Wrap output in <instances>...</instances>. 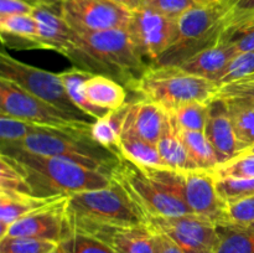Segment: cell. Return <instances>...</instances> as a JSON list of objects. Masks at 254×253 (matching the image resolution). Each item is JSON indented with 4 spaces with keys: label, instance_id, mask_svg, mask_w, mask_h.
<instances>
[{
    "label": "cell",
    "instance_id": "ab89813d",
    "mask_svg": "<svg viewBox=\"0 0 254 253\" xmlns=\"http://www.w3.org/2000/svg\"><path fill=\"white\" fill-rule=\"evenodd\" d=\"M197 4L196 0H144L143 6L153 9L165 16L178 20Z\"/></svg>",
    "mask_w": 254,
    "mask_h": 253
},
{
    "label": "cell",
    "instance_id": "f546056e",
    "mask_svg": "<svg viewBox=\"0 0 254 253\" xmlns=\"http://www.w3.org/2000/svg\"><path fill=\"white\" fill-rule=\"evenodd\" d=\"M208 111H210V103L191 102L168 113L173 116L174 121L176 122L181 130L205 131Z\"/></svg>",
    "mask_w": 254,
    "mask_h": 253
},
{
    "label": "cell",
    "instance_id": "603a6c76",
    "mask_svg": "<svg viewBox=\"0 0 254 253\" xmlns=\"http://www.w3.org/2000/svg\"><path fill=\"white\" fill-rule=\"evenodd\" d=\"M0 31L4 45L12 49H40L37 24L32 14L0 16Z\"/></svg>",
    "mask_w": 254,
    "mask_h": 253
},
{
    "label": "cell",
    "instance_id": "8992f818",
    "mask_svg": "<svg viewBox=\"0 0 254 253\" xmlns=\"http://www.w3.org/2000/svg\"><path fill=\"white\" fill-rule=\"evenodd\" d=\"M144 169L160 188L180 198L191 213L215 223L226 221V202L216 185L215 171L173 170L169 168Z\"/></svg>",
    "mask_w": 254,
    "mask_h": 253
},
{
    "label": "cell",
    "instance_id": "d4e9b609",
    "mask_svg": "<svg viewBox=\"0 0 254 253\" xmlns=\"http://www.w3.org/2000/svg\"><path fill=\"white\" fill-rule=\"evenodd\" d=\"M93 72L86 71L79 67L73 66L69 67L66 71L60 72V78H61L62 83H64V88H66L67 94H68L69 99L72 103L82 112L86 114L87 117H91L94 121L96 119L102 118V117L107 116L109 113L106 109L98 108V107L93 106L91 102L87 99L86 92H84V83L87 79L92 76Z\"/></svg>",
    "mask_w": 254,
    "mask_h": 253
},
{
    "label": "cell",
    "instance_id": "5b68a950",
    "mask_svg": "<svg viewBox=\"0 0 254 253\" xmlns=\"http://www.w3.org/2000/svg\"><path fill=\"white\" fill-rule=\"evenodd\" d=\"M1 149H21L39 155L66 159L109 176L121 158L97 144L91 135L71 134L54 128L30 134L17 143L1 144Z\"/></svg>",
    "mask_w": 254,
    "mask_h": 253
},
{
    "label": "cell",
    "instance_id": "9a60e30c",
    "mask_svg": "<svg viewBox=\"0 0 254 253\" xmlns=\"http://www.w3.org/2000/svg\"><path fill=\"white\" fill-rule=\"evenodd\" d=\"M71 231L94 236L106 242L116 253H159L156 235L148 225L130 227L83 226Z\"/></svg>",
    "mask_w": 254,
    "mask_h": 253
},
{
    "label": "cell",
    "instance_id": "8d00e7d4",
    "mask_svg": "<svg viewBox=\"0 0 254 253\" xmlns=\"http://www.w3.org/2000/svg\"><path fill=\"white\" fill-rule=\"evenodd\" d=\"M215 174L220 178H254V151H245L233 160L222 164Z\"/></svg>",
    "mask_w": 254,
    "mask_h": 253
},
{
    "label": "cell",
    "instance_id": "f6af8a7d",
    "mask_svg": "<svg viewBox=\"0 0 254 253\" xmlns=\"http://www.w3.org/2000/svg\"><path fill=\"white\" fill-rule=\"evenodd\" d=\"M27 1L34 5V6H45L61 12L62 0H27Z\"/></svg>",
    "mask_w": 254,
    "mask_h": 253
},
{
    "label": "cell",
    "instance_id": "ffe728a7",
    "mask_svg": "<svg viewBox=\"0 0 254 253\" xmlns=\"http://www.w3.org/2000/svg\"><path fill=\"white\" fill-rule=\"evenodd\" d=\"M60 198H62V196L41 197L26 192L0 191V238L4 237L7 230L20 218L46 207Z\"/></svg>",
    "mask_w": 254,
    "mask_h": 253
},
{
    "label": "cell",
    "instance_id": "7a4b0ae2",
    "mask_svg": "<svg viewBox=\"0 0 254 253\" xmlns=\"http://www.w3.org/2000/svg\"><path fill=\"white\" fill-rule=\"evenodd\" d=\"M26 180L30 192L41 197H68L82 191L107 188L112 178L106 173L71 160L39 155L21 149H1Z\"/></svg>",
    "mask_w": 254,
    "mask_h": 253
},
{
    "label": "cell",
    "instance_id": "cb8c5ba5",
    "mask_svg": "<svg viewBox=\"0 0 254 253\" xmlns=\"http://www.w3.org/2000/svg\"><path fill=\"white\" fill-rule=\"evenodd\" d=\"M128 108L129 103H126L117 111L109 112L107 116L93 121L91 126V138L118 158L121 156L119 146Z\"/></svg>",
    "mask_w": 254,
    "mask_h": 253
},
{
    "label": "cell",
    "instance_id": "484cf974",
    "mask_svg": "<svg viewBox=\"0 0 254 253\" xmlns=\"http://www.w3.org/2000/svg\"><path fill=\"white\" fill-rule=\"evenodd\" d=\"M242 153L254 146V99H225Z\"/></svg>",
    "mask_w": 254,
    "mask_h": 253
},
{
    "label": "cell",
    "instance_id": "681fc988",
    "mask_svg": "<svg viewBox=\"0 0 254 253\" xmlns=\"http://www.w3.org/2000/svg\"><path fill=\"white\" fill-rule=\"evenodd\" d=\"M250 227H252V228H254V223H252V225H250Z\"/></svg>",
    "mask_w": 254,
    "mask_h": 253
},
{
    "label": "cell",
    "instance_id": "4dcf8cb0",
    "mask_svg": "<svg viewBox=\"0 0 254 253\" xmlns=\"http://www.w3.org/2000/svg\"><path fill=\"white\" fill-rule=\"evenodd\" d=\"M218 42L232 46L237 54L252 51L254 50V17L227 25Z\"/></svg>",
    "mask_w": 254,
    "mask_h": 253
},
{
    "label": "cell",
    "instance_id": "836d02e7",
    "mask_svg": "<svg viewBox=\"0 0 254 253\" xmlns=\"http://www.w3.org/2000/svg\"><path fill=\"white\" fill-rule=\"evenodd\" d=\"M50 126H36L29 122L20 121V119L9 118V117L0 116V139L1 144L17 143L22 140L30 134L40 133L46 130Z\"/></svg>",
    "mask_w": 254,
    "mask_h": 253
},
{
    "label": "cell",
    "instance_id": "7c38bea8",
    "mask_svg": "<svg viewBox=\"0 0 254 253\" xmlns=\"http://www.w3.org/2000/svg\"><path fill=\"white\" fill-rule=\"evenodd\" d=\"M148 226L170 237L185 253H216L217 223L195 215L149 218Z\"/></svg>",
    "mask_w": 254,
    "mask_h": 253
},
{
    "label": "cell",
    "instance_id": "7402d4cb",
    "mask_svg": "<svg viewBox=\"0 0 254 253\" xmlns=\"http://www.w3.org/2000/svg\"><path fill=\"white\" fill-rule=\"evenodd\" d=\"M86 97L93 106L112 112L127 103L126 87L112 77L92 73L84 83Z\"/></svg>",
    "mask_w": 254,
    "mask_h": 253
},
{
    "label": "cell",
    "instance_id": "44dd1931",
    "mask_svg": "<svg viewBox=\"0 0 254 253\" xmlns=\"http://www.w3.org/2000/svg\"><path fill=\"white\" fill-rule=\"evenodd\" d=\"M156 146L166 168L183 171L197 170V166L189 155L188 149L181 138L180 128L170 113H168L165 128Z\"/></svg>",
    "mask_w": 254,
    "mask_h": 253
},
{
    "label": "cell",
    "instance_id": "4fadbf2b",
    "mask_svg": "<svg viewBox=\"0 0 254 253\" xmlns=\"http://www.w3.org/2000/svg\"><path fill=\"white\" fill-rule=\"evenodd\" d=\"M61 15L78 31L127 29L131 11L112 0H62Z\"/></svg>",
    "mask_w": 254,
    "mask_h": 253
},
{
    "label": "cell",
    "instance_id": "2e32d148",
    "mask_svg": "<svg viewBox=\"0 0 254 253\" xmlns=\"http://www.w3.org/2000/svg\"><path fill=\"white\" fill-rule=\"evenodd\" d=\"M205 134L217 154L220 165L242 154L225 99L215 98L210 102Z\"/></svg>",
    "mask_w": 254,
    "mask_h": 253
},
{
    "label": "cell",
    "instance_id": "c3c4849f",
    "mask_svg": "<svg viewBox=\"0 0 254 253\" xmlns=\"http://www.w3.org/2000/svg\"><path fill=\"white\" fill-rule=\"evenodd\" d=\"M47 253H64V251H62V248L60 247V245H57L54 250H51L50 252H47Z\"/></svg>",
    "mask_w": 254,
    "mask_h": 253
},
{
    "label": "cell",
    "instance_id": "f1b7e54d",
    "mask_svg": "<svg viewBox=\"0 0 254 253\" xmlns=\"http://www.w3.org/2000/svg\"><path fill=\"white\" fill-rule=\"evenodd\" d=\"M180 135L188 149L189 155L197 169L215 171L220 166L217 154L206 136L205 131H190L180 129Z\"/></svg>",
    "mask_w": 254,
    "mask_h": 253
},
{
    "label": "cell",
    "instance_id": "83f0119b",
    "mask_svg": "<svg viewBox=\"0 0 254 253\" xmlns=\"http://www.w3.org/2000/svg\"><path fill=\"white\" fill-rule=\"evenodd\" d=\"M217 231L220 242L216 253H254V228L220 222Z\"/></svg>",
    "mask_w": 254,
    "mask_h": 253
},
{
    "label": "cell",
    "instance_id": "60d3db41",
    "mask_svg": "<svg viewBox=\"0 0 254 253\" xmlns=\"http://www.w3.org/2000/svg\"><path fill=\"white\" fill-rule=\"evenodd\" d=\"M216 98H250L254 99V73L236 81L218 86Z\"/></svg>",
    "mask_w": 254,
    "mask_h": 253
},
{
    "label": "cell",
    "instance_id": "7bdbcfd3",
    "mask_svg": "<svg viewBox=\"0 0 254 253\" xmlns=\"http://www.w3.org/2000/svg\"><path fill=\"white\" fill-rule=\"evenodd\" d=\"M35 6L27 0H0V16L32 14Z\"/></svg>",
    "mask_w": 254,
    "mask_h": 253
},
{
    "label": "cell",
    "instance_id": "ba28073f",
    "mask_svg": "<svg viewBox=\"0 0 254 253\" xmlns=\"http://www.w3.org/2000/svg\"><path fill=\"white\" fill-rule=\"evenodd\" d=\"M0 116L79 135H91L93 123L69 116L2 77H0Z\"/></svg>",
    "mask_w": 254,
    "mask_h": 253
},
{
    "label": "cell",
    "instance_id": "bcb514c9",
    "mask_svg": "<svg viewBox=\"0 0 254 253\" xmlns=\"http://www.w3.org/2000/svg\"><path fill=\"white\" fill-rule=\"evenodd\" d=\"M112 1L126 7L129 11H134V10H136L143 5L144 0H112Z\"/></svg>",
    "mask_w": 254,
    "mask_h": 253
},
{
    "label": "cell",
    "instance_id": "3957f363",
    "mask_svg": "<svg viewBox=\"0 0 254 253\" xmlns=\"http://www.w3.org/2000/svg\"><path fill=\"white\" fill-rule=\"evenodd\" d=\"M66 221L67 232L83 226L148 225L145 215L113 180L107 188L69 195L66 200Z\"/></svg>",
    "mask_w": 254,
    "mask_h": 253
},
{
    "label": "cell",
    "instance_id": "e575fe53",
    "mask_svg": "<svg viewBox=\"0 0 254 253\" xmlns=\"http://www.w3.org/2000/svg\"><path fill=\"white\" fill-rule=\"evenodd\" d=\"M57 245L51 241L5 236L0 238V253H47Z\"/></svg>",
    "mask_w": 254,
    "mask_h": 253
},
{
    "label": "cell",
    "instance_id": "f907efd6",
    "mask_svg": "<svg viewBox=\"0 0 254 253\" xmlns=\"http://www.w3.org/2000/svg\"><path fill=\"white\" fill-rule=\"evenodd\" d=\"M248 151H254V146H253L252 149H251V150H248Z\"/></svg>",
    "mask_w": 254,
    "mask_h": 253
},
{
    "label": "cell",
    "instance_id": "ee69618b",
    "mask_svg": "<svg viewBox=\"0 0 254 253\" xmlns=\"http://www.w3.org/2000/svg\"><path fill=\"white\" fill-rule=\"evenodd\" d=\"M154 232H155L156 240H158L159 253H185L170 237H168L164 233L158 232V231H154Z\"/></svg>",
    "mask_w": 254,
    "mask_h": 253
},
{
    "label": "cell",
    "instance_id": "d6a6232c",
    "mask_svg": "<svg viewBox=\"0 0 254 253\" xmlns=\"http://www.w3.org/2000/svg\"><path fill=\"white\" fill-rule=\"evenodd\" d=\"M218 193L226 203L254 195V178H220L216 176Z\"/></svg>",
    "mask_w": 254,
    "mask_h": 253
},
{
    "label": "cell",
    "instance_id": "1f68e13d",
    "mask_svg": "<svg viewBox=\"0 0 254 253\" xmlns=\"http://www.w3.org/2000/svg\"><path fill=\"white\" fill-rule=\"evenodd\" d=\"M59 245L64 253H116L99 238L78 231L67 232Z\"/></svg>",
    "mask_w": 254,
    "mask_h": 253
},
{
    "label": "cell",
    "instance_id": "b9f144b4",
    "mask_svg": "<svg viewBox=\"0 0 254 253\" xmlns=\"http://www.w3.org/2000/svg\"><path fill=\"white\" fill-rule=\"evenodd\" d=\"M227 5V22L230 24L254 17V0H225Z\"/></svg>",
    "mask_w": 254,
    "mask_h": 253
},
{
    "label": "cell",
    "instance_id": "d6986e66",
    "mask_svg": "<svg viewBox=\"0 0 254 253\" xmlns=\"http://www.w3.org/2000/svg\"><path fill=\"white\" fill-rule=\"evenodd\" d=\"M237 51L232 46L222 42H217L213 46L202 50L186 60L180 66L184 71L195 76L210 79L217 83L220 77L237 56Z\"/></svg>",
    "mask_w": 254,
    "mask_h": 253
},
{
    "label": "cell",
    "instance_id": "4316f807",
    "mask_svg": "<svg viewBox=\"0 0 254 253\" xmlns=\"http://www.w3.org/2000/svg\"><path fill=\"white\" fill-rule=\"evenodd\" d=\"M119 154L140 168H166L156 144L131 135H122Z\"/></svg>",
    "mask_w": 254,
    "mask_h": 253
},
{
    "label": "cell",
    "instance_id": "277c9868",
    "mask_svg": "<svg viewBox=\"0 0 254 253\" xmlns=\"http://www.w3.org/2000/svg\"><path fill=\"white\" fill-rule=\"evenodd\" d=\"M129 89L140 96V99L173 112L191 102L210 103L217 96L218 84L179 66L150 64Z\"/></svg>",
    "mask_w": 254,
    "mask_h": 253
},
{
    "label": "cell",
    "instance_id": "5bb4252c",
    "mask_svg": "<svg viewBox=\"0 0 254 253\" xmlns=\"http://www.w3.org/2000/svg\"><path fill=\"white\" fill-rule=\"evenodd\" d=\"M66 200L62 197L51 205L20 218L5 236L27 237L60 243L67 232ZM4 236V237H5Z\"/></svg>",
    "mask_w": 254,
    "mask_h": 253
},
{
    "label": "cell",
    "instance_id": "30bf717a",
    "mask_svg": "<svg viewBox=\"0 0 254 253\" xmlns=\"http://www.w3.org/2000/svg\"><path fill=\"white\" fill-rule=\"evenodd\" d=\"M0 77L14 82L29 93L57 107L74 118L88 121L86 114L72 103L59 73L25 63L10 56L4 50L0 54Z\"/></svg>",
    "mask_w": 254,
    "mask_h": 253
},
{
    "label": "cell",
    "instance_id": "9c48e42d",
    "mask_svg": "<svg viewBox=\"0 0 254 253\" xmlns=\"http://www.w3.org/2000/svg\"><path fill=\"white\" fill-rule=\"evenodd\" d=\"M111 178L126 191L148 220L192 215L190 208L180 198L160 188L144 169L123 156L118 159L111 170Z\"/></svg>",
    "mask_w": 254,
    "mask_h": 253
},
{
    "label": "cell",
    "instance_id": "7dc6e473",
    "mask_svg": "<svg viewBox=\"0 0 254 253\" xmlns=\"http://www.w3.org/2000/svg\"><path fill=\"white\" fill-rule=\"evenodd\" d=\"M197 4L200 5H208V4H217V2H222L225 0H196Z\"/></svg>",
    "mask_w": 254,
    "mask_h": 253
},
{
    "label": "cell",
    "instance_id": "ac0fdd59",
    "mask_svg": "<svg viewBox=\"0 0 254 253\" xmlns=\"http://www.w3.org/2000/svg\"><path fill=\"white\" fill-rule=\"evenodd\" d=\"M168 112L155 103L138 99L129 103L123 135H131L156 144L165 128Z\"/></svg>",
    "mask_w": 254,
    "mask_h": 253
},
{
    "label": "cell",
    "instance_id": "74e56055",
    "mask_svg": "<svg viewBox=\"0 0 254 253\" xmlns=\"http://www.w3.org/2000/svg\"><path fill=\"white\" fill-rule=\"evenodd\" d=\"M252 73H254V50L238 54L220 77L217 84L221 86Z\"/></svg>",
    "mask_w": 254,
    "mask_h": 253
},
{
    "label": "cell",
    "instance_id": "d590c367",
    "mask_svg": "<svg viewBox=\"0 0 254 253\" xmlns=\"http://www.w3.org/2000/svg\"><path fill=\"white\" fill-rule=\"evenodd\" d=\"M0 191L31 193L24 175L5 154L0 155Z\"/></svg>",
    "mask_w": 254,
    "mask_h": 253
},
{
    "label": "cell",
    "instance_id": "f35d334b",
    "mask_svg": "<svg viewBox=\"0 0 254 253\" xmlns=\"http://www.w3.org/2000/svg\"><path fill=\"white\" fill-rule=\"evenodd\" d=\"M240 226L254 223V195L226 203V221Z\"/></svg>",
    "mask_w": 254,
    "mask_h": 253
},
{
    "label": "cell",
    "instance_id": "52a82bcc",
    "mask_svg": "<svg viewBox=\"0 0 254 253\" xmlns=\"http://www.w3.org/2000/svg\"><path fill=\"white\" fill-rule=\"evenodd\" d=\"M227 22L226 1L196 5L178 19L175 44L153 64L180 66L181 63L218 42Z\"/></svg>",
    "mask_w": 254,
    "mask_h": 253
},
{
    "label": "cell",
    "instance_id": "e0dca14e",
    "mask_svg": "<svg viewBox=\"0 0 254 253\" xmlns=\"http://www.w3.org/2000/svg\"><path fill=\"white\" fill-rule=\"evenodd\" d=\"M37 24V41L40 49L52 50L67 59L74 52L72 29L61 12L45 6H35L32 11Z\"/></svg>",
    "mask_w": 254,
    "mask_h": 253
},
{
    "label": "cell",
    "instance_id": "6da1fadb",
    "mask_svg": "<svg viewBox=\"0 0 254 253\" xmlns=\"http://www.w3.org/2000/svg\"><path fill=\"white\" fill-rule=\"evenodd\" d=\"M72 39L76 49L69 60L74 66L112 77L127 88L150 66L127 29L102 31L72 29Z\"/></svg>",
    "mask_w": 254,
    "mask_h": 253
},
{
    "label": "cell",
    "instance_id": "8fae6325",
    "mask_svg": "<svg viewBox=\"0 0 254 253\" xmlns=\"http://www.w3.org/2000/svg\"><path fill=\"white\" fill-rule=\"evenodd\" d=\"M127 30L149 64L155 63L175 44L179 35L178 20L143 5L131 11Z\"/></svg>",
    "mask_w": 254,
    "mask_h": 253
}]
</instances>
